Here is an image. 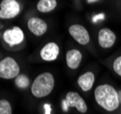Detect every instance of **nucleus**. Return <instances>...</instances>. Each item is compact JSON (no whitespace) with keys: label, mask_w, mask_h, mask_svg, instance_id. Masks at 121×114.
I'll list each match as a JSON object with an SVG mask.
<instances>
[{"label":"nucleus","mask_w":121,"mask_h":114,"mask_svg":"<svg viewBox=\"0 0 121 114\" xmlns=\"http://www.w3.org/2000/svg\"><path fill=\"white\" fill-rule=\"evenodd\" d=\"M94 97L97 104L107 111H115L119 107V94L111 85L101 84L97 86L94 91Z\"/></svg>","instance_id":"1"},{"label":"nucleus","mask_w":121,"mask_h":114,"mask_svg":"<svg viewBox=\"0 0 121 114\" xmlns=\"http://www.w3.org/2000/svg\"><path fill=\"white\" fill-rule=\"evenodd\" d=\"M55 87V78L52 73L44 72L36 77L31 85V93L36 98L48 96Z\"/></svg>","instance_id":"2"},{"label":"nucleus","mask_w":121,"mask_h":114,"mask_svg":"<svg viewBox=\"0 0 121 114\" xmlns=\"http://www.w3.org/2000/svg\"><path fill=\"white\" fill-rule=\"evenodd\" d=\"M69 108H76L80 113H86L87 111V105L85 100L76 91H69L66 95V99L62 100V109L67 112Z\"/></svg>","instance_id":"3"},{"label":"nucleus","mask_w":121,"mask_h":114,"mask_svg":"<svg viewBox=\"0 0 121 114\" xmlns=\"http://www.w3.org/2000/svg\"><path fill=\"white\" fill-rule=\"evenodd\" d=\"M20 73L18 63L11 57H6L0 61V78H16Z\"/></svg>","instance_id":"4"},{"label":"nucleus","mask_w":121,"mask_h":114,"mask_svg":"<svg viewBox=\"0 0 121 114\" xmlns=\"http://www.w3.org/2000/svg\"><path fill=\"white\" fill-rule=\"evenodd\" d=\"M21 6L17 0H2L0 2V19H12L17 17Z\"/></svg>","instance_id":"5"},{"label":"nucleus","mask_w":121,"mask_h":114,"mask_svg":"<svg viewBox=\"0 0 121 114\" xmlns=\"http://www.w3.org/2000/svg\"><path fill=\"white\" fill-rule=\"evenodd\" d=\"M3 39L4 41L9 46V47H15L24 41L25 35L24 31L19 27H13L12 28L6 29L3 34Z\"/></svg>","instance_id":"6"},{"label":"nucleus","mask_w":121,"mask_h":114,"mask_svg":"<svg viewBox=\"0 0 121 114\" xmlns=\"http://www.w3.org/2000/svg\"><path fill=\"white\" fill-rule=\"evenodd\" d=\"M68 32H69V35L78 44L82 45V46H85L86 44H88L90 41L89 33L85 27L82 25H71L68 28Z\"/></svg>","instance_id":"7"},{"label":"nucleus","mask_w":121,"mask_h":114,"mask_svg":"<svg viewBox=\"0 0 121 114\" xmlns=\"http://www.w3.org/2000/svg\"><path fill=\"white\" fill-rule=\"evenodd\" d=\"M48 24L40 18H31L27 20V28L33 35L41 36L48 31Z\"/></svg>","instance_id":"8"},{"label":"nucleus","mask_w":121,"mask_h":114,"mask_svg":"<svg viewBox=\"0 0 121 114\" xmlns=\"http://www.w3.org/2000/svg\"><path fill=\"white\" fill-rule=\"evenodd\" d=\"M117 39L116 34L109 29L108 27H105L99 30L98 32V36H97V40L98 44L101 48H110L114 46Z\"/></svg>","instance_id":"9"},{"label":"nucleus","mask_w":121,"mask_h":114,"mask_svg":"<svg viewBox=\"0 0 121 114\" xmlns=\"http://www.w3.org/2000/svg\"><path fill=\"white\" fill-rule=\"evenodd\" d=\"M60 53V48L55 42L47 43L40 50V57L45 61H54Z\"/></svg>","instance_id":"10"},{"label":"nucleus","mask_w":121,"mask_h":114,"mask_svg":"<svg viewBox=\"0 0 121 114\" xmlns=\"http://www.w3.org/2000/svg\"><path fill=\"white\" fill-rule=\"evenodd\" d=\"M82 53L78 49H69L66 54V62L69 68L77 69L82 61Z\"/></svg>","instance_id":"11"},{"label":"nucleus","mask_w":121,"mask_h":114,"mask_svg":"<svg viewBox=\"0 0 121 114\" xmlns=\"http://www.w3.org/2000/svg\"><path fill=\"white\" fill-rule=\"evenodd\" d=\"M95 83V75L91 71H87L80 75L78 78V84L83 91H89Z\"/></svg>","instance_id":"12"},{"label":"nucleus","mask_w":121,"mask_h":114,"mask_svg":"<svg viewBox=\"0 0 121 114\" xmlns=\"http://www.w3.org/2000/svg\"><path fill=\"white\" fill-rule=\"evenodd\" d=\"M57 6L56 0H39L36 4V9L41 13H49Z\"/></svg>","instance_id":"13"},{"label":"nucleus","mask_w":121,"mask_h":114,"mask_svg":"<svg viewBox=\"0 0 121 114\" xmlns=\"http://www.w3.org/2000/svg\"><path fill=\"white\" fill-rule=\"evenodd\" d=\"M29 83H30L29 78L24 74H21V75L19 74L15 79V84L17 85V87L19 88V89H26V88H28Z\"/></svg>","instance_id":"14"},{"label":"nucleus","mask_w":121,"mask_h":114,"mask_svg":"<svg viewBox=\"0 0 121 114\" xmlns=\"http://www.w3.org/2000/svg\"><path fill=\"white\" fill-rule=\"evenodd\" d=\"M0 114H12V107L6 100H0Z\"/></svg>","instance_id":"15"},{"label":"nucleus","mask_w":121,"mask_h":114,"mask_svg":"<svg viewBox=\"0 0 121 114\" xmlns=\"http://www.w3.org/2000/svg\"><path fill=\"white\" fill-rule=\"evenodd\" d=\"M113 69L114 71L121 77V56L117 57L113 62Z\"/></svg>","instance_id":"16"},{"label":"nucleus","mask_w":121,"mask_h":114,"mask_svg":"<svg viewBox=\"0 0 121 114\" xmlns=\"http://www.w3.org/2000/svg\"><path fill=\"white\" fill-rule=\"evenodd\" d=\"M44 109H45V114H50L51 113V110H52L51 105L48 104V103L44 104Z\"/></svg>","instance_id":"17"}]
</instances>
